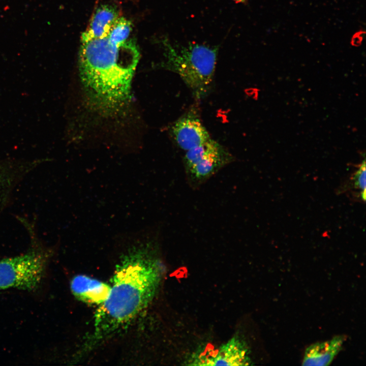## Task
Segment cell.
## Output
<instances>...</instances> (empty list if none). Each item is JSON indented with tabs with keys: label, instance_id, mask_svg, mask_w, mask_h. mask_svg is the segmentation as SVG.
Returning <instances> with one entry per match:
<instances>
[{
	"label": "cell",
	"instance_id": "obj_6",
	"mask_svg": "<svg viewBox=\"0 0 366 366\" xmlns=\"http://www.w3.org/2000/svg\"><path fill=\"white\" fill-rule=\"evenodd\" d=\"M187 362L188 365H192L239 366L252 364L249 347L238 334L212 352L193 354Z\"/></svg>",
	"mask_w": 366,
	"mask_h": 366
},
{
	"label": "cell",
	"instance_id": "obj_8",
	"mask_svg": "<svg viewBox=\"0 0 366 366\" xmlns=\"http://www.w3.org/2000/svg\"><path fill=\"white\" fill-rule=\"evenodd\" d=\"M171 133L178 146L186 151L211 138L200 120L193 113L178 119L171 127Z\"/></svg>",
	"mask_w": 366,
	"mask_h": 366
},
{
	"label": "cell",
	"instance_id": "obj_12",
	"mask_svg": "<svg viewBox=\"0 0 366 366\" xmlns=\"http://www.w3.org/2000/svg\"><path fill=\"white\" fill-rule=\"evenodd\" d=\"M355 187L361 191L362 199H365V162L363 160L353 177Z\"/></svg>",
	"mask_w": 366,
	"mask_h": 366
},
{
	"label": "cell",
	"instance_id": "obj_9",
	"mask_svg": "<svg viewBox=\"0 0 366 366\" xmlns=\"http://www.w3.org/2000/svg\"><path fill=\"white\" fill-rule=\"evenodd\" d=\"M70 288L78 299L87 303L101 304L108 296L110 286L86 276L78 275L72 279Z\"/></svg>",
	"mask_w": 366,
	"mask_h": 366
},
{
	"label": "cell",
	"instance_id": "obj_1",
	"mask_svg": "<svg viewBox=\"0 0 366 366\" xmlns=\"http://www.w3.org/2000/svg\"><path fill=\"white\" fill-rule=\"evenodd\" d=\"M125 237L128 249L116 265L107 298L96 312L89 348L126 326L146 308L162 278L163 265L155 239L142 231Z\"/></svg>",
	"mask_w": 366,
	"mask_h": 366
},
{
	"label": "cell",
	"instance_id": "obj_13",
	"mask_svg": "<svg viewBox=\"0 0 366 366\" xmlns=\"http://www.w3.org/2000/svg\"><path fill=\"white\" fill-rule=\"evenodd\" d=\"M233 1H234L235 2H237V3H240V2H244L245 0H233Z\"/></svg>",
	"mask_w": 366,
	"mask_h": 366
},
{
	"label": "cell",
	"instance_id": "obj_3",
	"mask_svg": "<svg viewBox=\"0 0 366 366\" xmlns=\"http://www.w3.org/2000/svg\"><path fill=\"white\" fill-rule=\"evenodd\" d=\"M163 45L164 67L178 74L196 100L206 96L213 81L218 48L198 44L173 45L167 40Z\"/></svg>",
	"mask_w": 366,
	"mask_h": 366
},
{
	"label": "cell",
	"instance_id": "obj_7",
	"mask_svg": "<svg viewBox=\"0 0 366 366\" xmlns=\"http://www.w3.org/2000/svg\"><path fill=\"white\" fill-rule=\"evenodd\" d=\"M36 167L33 160H0V216L17 186Z\"/></svg>",
	"mask_w": 366,
	"mask_h": 366
},
{
	"label": "cell",
	"instance_id": "obj_4",
	"mask_svg": "<svg viewBox=\"0 0 366 366\" xmlns=\"http://www.w3.org/2000/svg\"><path fill=\"white\" fill-rule=\"evenodd\" d=\"M53 254L52 249L35 240L32 236V244L24 253L0 259V291L37 290L44 278Z\"/></svg>",
	"mask_w": 366,
	"mask_h": 366
},
{
	"label": "cell",
	"instance_id": "obj_11",
	"mask_svg": "<svg viewBox=\"0 0 366 366\" xmlns=\"http://www.w3.org/2000/svg\"><path fill=\"white\" fill-rule=\"evenodd\" d=\"M345 340L344 336H337L328 341L310 345L305 350L302 365H329L341 350Z\"/></svg>",
	"mask_w": 366,
	"mask_h": 366
},
{
	"label": "cell",
	"instance_id": "obj_10",
	"mask_svg": "<svg viewBox=\"0 0 366 366\" xmlns=\"http://www.w3.org/2000/svg\"><path fill=\"white\" fill-rule=\"evenodd\" d=\"M120 17L118 10L114 6L101 5L95 10L85 30L82 33L81 42L106 36Z\"/></svg>",
	"mask_w": 366,
	"mask_h": 366
},
{
	"label": "cell",
	"instance_id": "obj_2",
	"mask_svg": "<svg viewBox=\"0 0 366 366\" xmlns=\"http://www.w3.org/2000/svg\"><path fill=\"white\" fill-rule=\"evenodd\" d=\"M132 30L131 21L120 17L106 36L81 42V82L89 107L102 115L121 114L131 102L140 57L135 41L129 38Z\"/></svg>",
	"mask_w": 366,
	"mask_h": 366
},
{
	"label": "cell",
	"instance_id": "obj_5",
	"mask_svg": "<svg viewBox=\"0 0 366 366\" xmlns=\"http://www.w3.org/2000/svg\"><path fill=\"white\" fill-rule=\"evenodd\" d=\"M234 160L225 147L211 138L190 149L183 157L188 184L193 189H198Z\"/></svg>",
	"mask_w": 366,
	"mask_h": 366
}]
</instances>
